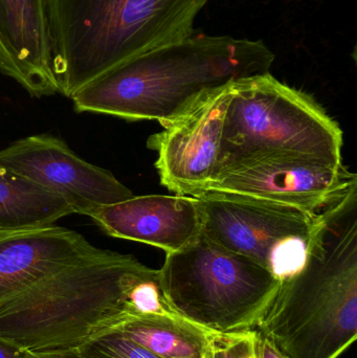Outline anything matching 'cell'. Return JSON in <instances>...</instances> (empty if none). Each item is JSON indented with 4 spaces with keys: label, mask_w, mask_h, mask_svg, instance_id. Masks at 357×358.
Wrapping results in <instances>:
<instances>
[{
    "label": "cell",
    "mask_w": 357,
    "mask_h": 358,
    "mask_svg": "<svg viewBox=\"0 0 357 358\" xmlns=\"http://www.w3.org/2000/svg\"><path fill=\"white\" fill-rule=\"evenodd\" d=\"M275 55L263 41L195 36L134 57L89 82L71 100L77 113L168 125L207 94L270 73Z\"/></svg>",
    "instance_id": "6da1fadb"
},
{
    "label": "cell",
    "mask_w": 357,
    "mask_h": 358,
    "mask_svg": "<svg viewBox=\"0 0 357 358\" xmlns=\"http://www.w3.org/2000/svg\"><path fill=\"white\" fill-rule=\"evenodd\" d=\"M151 271L99 250L0 304V338L29 355L78 350L132 319L128 294Z\"/></svg>",
    "instance_id": "7a4b0ae2"
},
{
    "label": "cell",
    "mask_w": 357,
    "mask_h": 358,
    "mask_svg": "<svg viewBox=\"0 0 357 358\" xmlns=\"http://www.w3.org/2000/svg\"><path fill=\"white\" fill-rule=\"evenodd\" d=\"M256 329L287 358H339L356 343L357 193L329 217Z\"/></svg>",
    "instance_id": "3957f363"
},
{
    "label": "cell",
    "mask_w": 357,
    "mask_h": 358,
    "mask_svg": "<svg viewBox=\"0 0 357 358\" xmlns=\"http://www.w3.org/2000/svg\"><path fill=\"white\" fill-rule=\"evenodd\" d=\"M209 0H45L59 94L71 98L113 67L192 37Z\"/></svg>",
    "instance_id": "277c9868"
},
{
    "label": "cell",
    "mask_w": 357,
    "mask_h": 358,
    "mask_svg": "<svg viewBox=\"0 0 357 358\" xmlns=\"http://www.w3.org/2000/svg\"><path fill=\"white\" fill-rule=\"evenodd\" d=\"M342 149L343 132L322 107L263 73L231 84L214 176L240 162L272 155L343 163Z\"/></svg>",
    "instance_id": "5b68a950"
},
{
    "label": "cell",
    "mask_w": 357,
    "mask_h": 358,
    "mask_svg": "<svg viewBox=\"0 0 357 358\" xmlns=\"http://www.w3.org/2000/svg\"><path fill=\"white\" fill-rule=\"evenodd\" d=\"M159 283L176 315L219 334L256 329L281 285L270 271L203 233L182 250L167 254Z\"/></svg>",
    "instance_id": "8992f818"
},
{
    "label": "cell",
    "mask_w": 357,
    "mask_h": 358,
    "mask_svg": "<svg viewBox=\"0 0 357 358\" xmlns=\"http://www.w3.org/2000/svg\"><path fill=\"white\" fill-rule=\"evenodd\" d=\"M197 197L203 208V233L221 248L261 265L281 282L303 267L316 236L349 198L337 208L316 213L228 194Z\"/></svg>",
    "instance_id": "52a82bcc"
},
{
    "label": "cell",
    "mask_w": 357,
    "mask_h": 358,
    "mask_svg": "<svg viewBox=\"0 0 357 358\" xmlns=\"http://www.w3.org/2000/svg\"><path fill=\"white\" fill-rule=\"evenodd\" d=\"M203 193L228 194L324 213L357 193V176L343 163L303 155H272L222 169Z\"/></svg>",
    "instance_id": "ba28073f"
},
{
    "label": "cell",
    "mask_w": 357,
    "mask_h": 358,
    "mask_svg": "<svg viewBox=\"0 0 357 358\" xmlns=\"http://www.w3.org/2000/svg\"><path fill=\"white\" fill-rule=\"evenodd\" d=\"M0 164L62 198L75 214L89 217L101 206L133 193L111 172L82 159L60 138L29 136L0 150Z\"/></svg>",
    "instance_id": "9c48e42d"
},
{
    "label": "cell",
    "mask_w": 357,
    "mask_h": 358,
    "mask_svg": "<svg viewBox=\"0 0 357 358\" xmlns=\"http://www.w3.org/2000/svg\"><path fill=\"white\" fill-rule=\"evenodd\" d=\"M233 84V83H232ZM230 85L201 99L190 110L150 136L161 183L175 195L198 196L215 172Z\"/></svg>",
    "instance_id": "30bf717a"
},
{
    "label": "cell",
    "mask_w": 357,
    "mask_h": 358,
    "mask_svg": "<svg viewBox=\"0 0 357 358\" xmlns=\"http://www.w3.org/2000/svg\"><path fill=\"white\" fill-rule=\"evenodd\" d=\"M89 217L111 237L149 244L166 254L182 250L203 233L201 201L194 196L133 195L101 206Z\"/></svg>",
    "instance_id": "8fae6325"
},
{
    "label": "cell",
    "mask_w": 357,
    "mask_h": 358,
    "mask_svg": "<svg viewBox=\"0 0 357 358\" xmlns=\"http://www.w3.org/2000/svg\"><path fill=\"white\" fill-rule=\"evenodd\" d=\"M0 73L31 96L59 94L45 0H0Z\"/></svg>",
    "instance_id": "7c38bea8"
},
{
    "label": "cell",
    "mask_w": 357,
    "mask_h": 358,
    "mask_svg": "<svg viewBox=\"0 0 357 358\" xmlns=\"http://www.w3.org/2000/svg\"><path fill=\"white\" fill-rule=\"evenodd\" d=\"M100 248L58 225L0 231V304Z\"/></svg>",
    "instance_id": "4fadbf2b"
},
{
    "label": "cell",
    "mask_w": 357,
    "mask_h": 358,
    "mask_svg": "<svg viewBox=\"0 0 357 358\" xmlns=\"http://www.w3.org/2000/svg\"><path fill=\"white\" fill-rule=\"evenodd\" d=\"M71 214L62 198L0 164V231L50 227Z\"/></svg>",
    "instance_id": "5bb4252c"
},
{
    "label": "cell",
    "mask_w": 357,
    "mask_h": 358,
    "mask_svg": "<svg viewBox=\"0 0 357 358\" xmlns=\"http://www.w3.org/2000/svg\"><path fill=\"white\" fill-rule=\"evenodd\" d=\"M113 331L161 358H205L211 334L180 317H132Z\"/></svg>",
    "instance_id": "9a60e30c"
},
{
    "label": "cell",
    "mask_w": 357,
    "mask_h": 358,
    "mask_svg": "<svg viewBox=\"0 0 357 358\" xmlns=\"http://www.w3.org/2000/svg\"><path fill=\"white\" fill-rule=\"evenodd\" d=\"M77 351L87 358H161L117 331L102 334Z\"/></svg>",
    "instance_id": "2e32d148"
},
{
    "label": "cell",
    "mask_w": 357,
    "mask_h": 358,
    "mask_svg": "<svg viewBox=\"0 0 357 358\" xmlns=\"http://www.w3.org/2000/svg\"><path fill=\"white\" fill-rule=\"evenodd\" d=\"M254 330L233 334L211 332L205 358H240L253 340Z\"/></svg>",
    "instance_id": "e0dca14e"
},
{
    "label": "cell",
    "mask_w": 357,
    "mask_h": 358,
    "mask_svg": "<svg viewBox=\"0 0 357 358\" xmlns=\"http://www.w3.org/2000/svg\"><path fill=\"white\" fill-rule=\"evenodd\" d=\"M254 343H255V352L257 358H287L259 330L255 329Z\"/></svg>",
    "instance_id": "ac0fdd59"
},
{
    "label": "cell",
    "mask_w": 357,
    "mask_h": 358,
    "mask_svg": "<svg viewBox=\"0 0 357 358\" xmlns=\"http://www.w3.org/2000/svg\"><path fill=\"white\" fill-rule=\"evenodd\" d=\"M0 358H24V355L14 345L0 338Z\"/></svg>",
    "instance_id": "d6986e66"
},
{
    "label": "cell",
    "mask_w": 357,
    "mask_h": 358,
    "mask_svg": "<svg viewBox=\"0 0 357 358\" xmlns=\"http://www.w3.org/2000/svg\"><path fill=\"white\" fill-rule=\"evenodd\" d=\"M24 358H87L82 355L79 351H69V352L58 353V355H29V353L23 352Z\"/></svg>",
    "instance_id": "ffe728a7"
},
{
    "label": "cell",
    "mask_w": 357,
    "mask_h": 358,
    "mask_svg": "<svg viewBox=\"0 0 357 358\" xmlns=\"http://www.w3.org/2000/svg\"><path fill=\"white\" fill-rule=\"evenodd\" d=\"M254 338H255V330H254L253 340L251 341L247 348L243 351L240 358H257L255 352V343H254Z\"/></svg>",
    "instance_id": "44dd1931"
}]
</instances>
